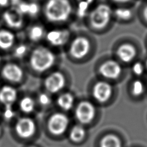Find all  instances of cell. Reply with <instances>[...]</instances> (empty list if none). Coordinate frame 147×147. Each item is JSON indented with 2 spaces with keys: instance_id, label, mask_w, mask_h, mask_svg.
<instances>
[{
  "instance_id": "obj_28",
  "label": "cell",
  "mask_w": 147,
  "mask_h": 147,
  "mask_svg": "<svg viewBox=\"0 0 147 147\" xmlns=\"http://www.w3.org/2000/svg\"><path fill=\"white\" fill-rule=\"evenodd\" d=\"M27 51V48L26 45H20L18 46L16 48L14 51V54L16 56L21 57L25 56V54H26Z\"/></svg>"
},
{
  "instance_id": "obj_18",
  "label": "cell",
  "mask_w": 147,
  "mask_h": 147,
  "mask_svg": "<svg viewBox=\"0 0 147 147\" xmlns=\"http://www.w3.org/2000/svg\"><path fill=\"white\" fill-rule=\"evenodd\" d=\"M14 34L7 30H0V49L7 50L11 48L14 43Z\"/></svg>"
},
{
  "instance_id": "obj_20",
  "label": "cell",
  "mask_w": 147,
  "mask_h": 147,
  "mask_svg": "<svg viewBox=\"0 0 147 147\" xmlns=\"http://www.w3.org/2000/svg\"><path fill=\"white\" fill-rule=\"evenodd\" d=\"M74 99V97L69 93H65L60 96L57 99V104L64 110H69L72 108Z\"/></svg>"
},
{
  "instance_id": "obj_6",
  "label": "cell",
  "mask_w": 147,
  "mask_h": 147,
  "mask_svg": "<svg viewBox=\"0 0 147 147\" xmlns=\"http://www.w3.org/2000/svg\"><path fill=\"white\" fill-rule=\"evenodd\" d=\"M53 52L44 47H39L32 51L30 57L31 67L37 72H43L51 68L55 62Z\"/></svg>"
},
{
  "instance_id": "obj_24",
  "label": "cell",
  "mask_w": 147,
  "mask_h": 147,
  "mask_svg": "<svg viewBox=\"0 0 147 147\" xmlns=\"http://www.w3.org/2000/svg\"><path fill=\"white\" fill-rule=\"evenodd\" d=\"M20 109L23 112L30 113L34 109V102L30 97L23 98L20 101Z\"/></svg>"
},
{
  "instance_id": "obj_21",
  "label": "cell",
  "mask_w": 147,
  "mask_h": 147,
  "mask_svg": "<svg viewBox=\"0 0 147 147\" xmlns=\"http://www.w3.org/2000/svg\"><path fill=\"white\" fill-rule=\"evenodd\" d=\"M100 147H122L121 142L116 136L109 134L102 139Z\"/></svg>"
},
{
  "instance_id": "obj_1",
  "label": "cell",
  "mask_w": 147,
  "mask_h": 147,
  "mask_svg": "<svg viewBox=\"0 0 147 147\" xmlns=\"http://www.w3.org/2000/svg\"><path fill=\"white\" fill-rule=\"evenodd\" d=\"M88 32L96 35H103L111 30L115 23L113 7L106 1L97 2L85 19Z\"/></svg>"
},
{
  "instance_id": "obj_30",
  "label": "cell",
  "mask_w": 147,
  "mask_h": 147,
  "mask_svg": "<svg viewBox=\"0 0 147 147\" xmlns=\"http://www.w3.org/2000/svg\"><path fill=\"white\" fill-rule=\"evenodd\" d=\"M39 103L43 105H47L51 103V99H50L49 96L45 94H42L39 97Z\"/></svg>"
},
{
  "instance_id": "obj_14",
  "label": "cell",
  "mask_w": 147,
  "mask_h": 147,
  "mask_svg": "<svg viewBox=\"0 0 147 147\" xmlns=\"http://www.w3.org/2000/svg\"><path fill=\"white\" fill-rule=\"evenodd\" d=\"M3 20L12 28H20L23 24V14L17 8H11L4 12Z\"/></svg>"
},
{
  "instance_id": "obj_31",
  "label": "cell",
  "mask_w": 147,
  "mask_h": 147,
  "mask_svg": "<svg viewBox=\"0 0 147 147\" xmlns=\"http://www.w3.org/2000/svg\"><path fill=\"white\" fill-rule=\"evenodd\" d=\"M14 116V112L12 109H5V117L7 119H10Z\"/></svg>"
},
{
  "instance_id": "obj_27",
  "label": "cell",
  "mask_w": 147,
  "mask_h": 147,
  "mask_svg": "<svg viewBox=\"0 0 147 147\" xmlns=\"http://www.w3.org/2000/svg\"><path fill=\"white\" fill-rule=\"evenodd\" d=\"M145 91V86L140 80H136L132 84V93L136 96H141Z\"/></svg>"
},
{
  "instance_id": "obj_5",
  "label": "cell",
  "mask_w": 147,
  "mask_h": 147,
  "mask_svg": "<svg viewBox=\"0 0 147 147\" xmlns=\"http://www.w3.org/2000/svg\"><path fill=\"white\" fill-rule=\"evenodd\" d=\"M96 67L99 75L109 80H117L124 72V65L111 54H105L101 57Z\"/></svg>"
},
{
  "instance_id": "obj_23",
  "label": "cell",
  "mask_w": 147,
  "mask_h": 147,
  "mask_svg": "<svg viewBox=\"0 0 147 147\" xmlns=\"http://www.w3.org/2000/svg\"><path fill=\"white\" fill-rule=\"evenodd\" d=\"M44 36L43 28L39 25H34L30 28L28 32V36L33 41L41 40Z\"/></svg>"
},
{
  "instance_id": "obj_9",
  "label": "cell",
  "mask_w": 147,
  "mask_h": 147,
  "mask_svg": "<svg viewBox=\"0 0 147 147\" xmlns=\"http://www.w3.org/2000/svg\"><path fill=\"white\" fill-rule=\"evenodd\" d=\"M96 115V109L92 103L88 101H82L76 110L77 119L82 124H88L92 121Z\"/></svg>"
},
{
  "instance_id": "obj_38",
  "label": "cell",
  "mask_w": 147,
  "mask_h": 147,
  "mask_svg": "<svg viewBox=\"0 0 147 147\" xmlns=\"http://www.w3.org/2000/svg\"><path fill=\"white\" fill-rule=\"evenodd\" d=\"M30 147H34V146H30Z\"/></svg>"
},
{
  "instance_id": "obj_2",
  "label": "cell",
  "mask_w": 147,
  "mask_h": 147,
  "mask_svg": "<svg viewBox=\"0 0 147 147\" xmlns=\"http://www.w3.org/2000/svg\"><path fill=\"white\" fill-rule=\"evenodd\" d=\"M143 47L137 39L130 36H123L113 43L111 55L123 65H131L140 59Z\"/></svg>"
},
{
  "instance_id": "obj_22",
  "label": "cell",
  "mask_w": 147,
  "mask_h": 147,
  "mask_svg": "<svg viewBox=\"0 0 147 147\" xmlns=\"http://www.w3.org/2000/svg\"><path fill=\"white\" fill-rule=\"evenodd\" d=\"M85 129L80 125L74 127L70 133V140L75 143H80L85 138Z\"/></svg>"
},
{
  "instance_id": "obj_10",
  "label": "cell",
  "mask_w": 147,
  "mask_h": 147,
  "mask_svg": "<svg viewBox=\"0 0 147 147\" xmlns=\"http://www.w3.org/2000/svg\"><path fill=\"white\" fill-rule=\"evenodd\" d=\"M94 98L99 103L109 100L112 94V87L107 81H99L94 85L92 90Z\"/></svg>"
},
{
  "instance_id": "obj_16",
  "label": "cell",
  "mask_w": 147,
  "mask_h": 147,
  "mask_svg": "<svg viewBox=\"0 0 147 147\" xmlns=\"http://www.w3.org/2000/svg\"><path fill=\"white\" fill-rule=\"evenodd\" d=\"M16 99L17 92L11 86H4L0 90V102L5 106V109H12Z\"/></svg>"
},
{
  "instance_id": "obj_12",
  "label": "cell",
  "mask_w": 147,
  "mask_h": 147,
  "mask_svg": "<svg viewBox=\"0 0 147 147\" xmlns=\"http://www.w3.org/2000/svg\"><path fill=\"white\" fill-rule=\"evenodd\" d=\"M71 32L69 29H56L50 31L47 34V39L54 46L64 45L70 41Z\"/></svg>"
},
{
  "instance_id": "obj_7",
  "label": "cell",
  "mask_w": 147,
  "mask_h": 147,
  "mask_svg": "<svg viewBox=\"0 0 147 147\" xmlns=\"http://www.w3.org/2000/svg\"><path fill=\"white\" fill-rule=\"evenodd\" d=\"M113 17L115 23L127 25L136 19V9L134 6L113 7Z\"/></svg>"
},
{
  "instance_id": "obj_32",
  "label": "cell",
  "mask_w": 147,
  "mask_h": 147,
  "mask_svg": "<svg viewBox=\"0 0 147 147\" xmlns=\"http://www.w3.org/2000/svg\"><path fill=\"white\" fill-rule=\"evenodd\" d=\"M9 3V0H0V7H5Z\"/></svg>"
},
{
  "instance_id": "obj_3",
  "label": "cell",
  "mask_w": 147,
  "mask_h": 147,
  "mask_svg": "<svg viewBox=\"0 0 147 147\" xmlns=\"http://www.w3.org/2000/svg\"><path fill=\"white\" fill-rule=\"evenodd\" d=\"M98 43L94 34L88 32L78 34L70 39L69 55L76 61H85L95 56Z\"/></svg>"
},
{
  "instance_id": "obj_26",
  "label": "cell",
  "mask_w": 147,
  "mask_h": 147,
  "mask_svg": "<svg viewBox=\"0 0 147 147\" xmlns=\"http://www.w3.org/2000/svg\"><path fill=\"white\" fill-rule=\"evenodd\" d=\"M112 5L114 6H135L137 0H105Z\"/></svg>"
},
{
  "instance_id": "obj_11",
  "label": "cell",
  "mask_w": 147,
  "mask_h": 147,
  "mask_svg": "<svg viewBox=\"0 0 147 147\" xmlns=\"http://www.w3.org/2000/svg\"><path fill=\"white\" fill-rule=\"evenodd\" d=\"M15 130L18 136L20 138H29L32 137L36 132L35 123L30 118H21L16 124Z\"/></svg>"
},
{
  "instance_id": "obj_36",
  "label": "cell",
  "mask_w": 147,
  "mask_h": 147,
  "mask_svg": "<svg viewBox=\"0 0 147 147\" xmlns=\"http://www.w3.org/2000/svg\"><path fill=\"white\" fill-rule=\"evenodd\" d=\"M0 134H1V129H0Z\"/></svg>"
},
{
  "instance_id": "obj_29",
  "label": "cell",
  "mask_w": 147,
  "mask_h": 147,
  "mask_svg": "<svg viewBox=\"0 0 147 147\" xmlns=\"http://www.w3.org/2000/svg\"><path fill=\"white\" fill-rule=\"evenodd\" d=\"M39 11V7L35 3H29V6H28V14H30L31 16H34L38 14Z\"/></svg>"
},
{
  "instance_id": "obj_8",
  "label": "cell",
  "mask_w": 147,
  "mask_h": 147,
  "mask_svg": "<svg viewBox=\"0 0 147 147\" xmlns=\"http://www.w3.org/2000/svg\"><path fill=\"white\" fill-rule=\"evenodd\" d=\"M69 125V119L67 115L56 113L50 117L48 128L50 132L55 136H60L67 130Z\"/></svg>"
},
{
  "instance_id": "obj_35",
  "label": "cell",
  "mask_w": 147,
  "mask_h": 147,
  "mask_svg": "<svg viewBox=\"0 0 147 147\" xmlns=\"http://www.w3.org/2000/svg\"><path fill=\"white\" fill-rule=\"evenodd\" d=\"M138 2H141V1H146V0H137Z\"/></svg>"
},
{
  "instance_id": "obj_37",
  "label": "cell",
  "mask_w": 147,
  "mask_h": 147,
  "mask_svg": "<svg viewBox=\"0 0 147 147\" xmlns=\"http://www.w3.org/2000/svg\"><path fill=\"white\" fill-rule=\"evenodd\" d=\"M0 61H1V58H0Z\"/></svg>"
},
{
  "instance_id": "obj_34",
  "label": "cell",
  "mask_w": 147,
  "mask_h": 147,
  "mask_svg": "<svg viewBox=\"0 0 147 147\" xmlns=\"http://www.w3.org/2000/svg\"><path fill=\"white\" fill-rule=\"evenodd\" d=\"M143 61H144V63H145V65L146 70H147V55H146V56L145 57V58L143 59Z\"/></svg>"
},
{
  "instance_id": "obj_25",
  "label": "cell",
  "mask_w": 147,
  "mask_h": 147,
  "mask_svg": "<svg viewBox=\"0 0 147 147\" xmlns=\"http://www.w3.org/2000/svg\"><path fill=\"white\" fill-rule=\"evenodd\" d=\"M131 70L133 74L137 76H142L145 72L146 68L143 60L139 59L131 64Z\"/></svg>"
},
{
  "instance_id": "obj_13",
  "label": "cell",
  "mask_w": 147,
  "mask_h": 147,
  "mask_svg": "<svg viewBox=\"0 0 147 147\" xmlns=\"http://www.w3.org/2000/svg\"><path fill=\"white\" fill-rule=\"evenodd\" d=\"M65 85L64 75L59 72L52 73L45 81L47 90L51 93H56L61 90Z\"/></svg>"
},
{
  "instance_id": "obj_17",
  "label": "cell",
  "mask_w": 147,
  "mask_h": 147,
  "mask_svg": "<svg viewBox=\"0 0 147 147\" xmlns=\"http://www.w3.org/2000/svg\"><path fill=\"white\" fill-rule=\"evenodd\" d=\"M76 14L78 18L84 20L97 2L96 0H76Z\"/></svg>"
},
{
  "instance_id": "obj_15",
  "label": "cell",
  "mask_w": 147,
  "mask_h": 147,
  "mask_svg": "<svg viewBox=\"0 0 147 147\" xmlns=\"http://www.w3.org/2000/svg\"><path fill=\"white\" fill-rule=\"evenodd\" d=\"M3 77L12 82H19L22 80L23 72L18 65L14 63L7 64L3 68Z\"/></svg>"
},
{
  "instance_id": "obj_33",
  "label": "cell",
  "mask_w": 147,
  "mask_h": 147,
  "mask_svg": "<svg viewBox=\"0 0 147 147\" xmlns=\"http://www.w3.org/2000/svg\"><path fill=\"white\" fill-rule=\"evenodd\" d=\"M144 48L145 49L147 52V34L145 37V39H144Z\"/></svg>"
},
{
  "instance_id": "obj_19",
  "label": "cell",
  "mask_w": 147,
  "mask_h": 147,
  "mask_svg": "<svg viewBox=\"0 0 147 147\" xmlns=\"http://www.w3.org/2000/svg\"><path fill=\"white\" fill-rule=\"evenodd\" d=\"M136 18L141 25L147 28V0L140 2L136 8Z\"/></svg>"
},
{
  "instance_id": "obj_4",
  "label": "cell",
  "mask_w": 147,
  "mask_h": 147,
  "mask_svg": "<svg viewBox=\"0 0 147 147\" xmlns=\"http://www.w3.org/2000/svg\"><path fill=\"white\" fill-rule=\"evenodd\" d=\"M44 12L50 22L62 23L67 22L71 16L73 7L70 0H49Z\"/></svg>"
}]
</instances>
